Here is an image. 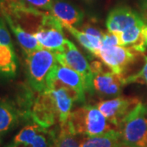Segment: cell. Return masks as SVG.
Wrapping results in <instances>:
<instances>
[{
  "instance_id": "obj_1",
  "label": "cell",
  "mask_w": 147,
  "mask_h": 147,
  "mask_svg": "<svg viewBox=\"0 0 147 147\" xmlns=\"http://www.w3.org/2000/svg\"><path fill=\"white\" fill-rule=\"evenodd\" d=\"M67 127L74 134L84 137L97 136L115 129V126L105 118L97 106L90 105H84L71 111Z\"/></svg>"
},
{
  "instance_id": "obj_2",
  "label": "cell",
  "mask_w": 147,
  "mask_h": 147,
  "mask_svg": "<svg viewBox=\"0 0 147 147\" xmlns=\"http://www.w3.org/2000/svg\"><path fill=\"white\" fill-rule=\"evenodd\" d=\"M26 56V71L30 88L37 93L47 90L49 75L57 64L56 54L45 48Z\"/></svg>"
},
{
  "instance_id": "obj_3",
  "label": "cell",
  "mask_w": 147,
  "mask_h": 147,
  "mask_svg": "<svg viewBox=\"0 0 147 147\" xmlns=\"http://www.w3.org/2000/svg\"><path fill=\"white\" fill-rule=\"evenodd\" d=\"M119 127L123 147H147L146 105L139 101Z\"/></svg>"
},
{
  "instance_id": "obj_4",
  "label": "cell",
  "mask_w": 147,
  "mask_h": 147,
  "mask_svg": "<svg viewBox=\"0 0 147 147\" xmlns=\"http://www.w3.org/2000/svg\"><path fill=\"white\" fill-rule=\"evenodd\" d=\"M63 28L62 23L56 16L47 13L42 19V25L33 34L43 48L53 53L63 52L67 42Z\"/></svg>"
},
{
  "instance_id": "obj_5",
  "label": "cell",
  "mask_w": 147,
  "mask_h": 147,
  "mask_svg": "<svg viewBox=\"0 0 147 147\" xmlns=\"http://www.w3.org/2000/svg\"><path fill=\"white\" fill-rule=\"evenodd\" d=\"M55 54L57 63L69 67L78 72L84 79L86 92L92 93L93 74L92 72L91 65L73 42L67 39L66 47L63 52L55 53Z\"/></svg>"
},
{
  "instance_id": "obj_6",
  "label": "cell",
  "mask_w": 147,
  "mask_h": 147,
  "mask_svg": "<svg viewBox=\"0 0 147 147\" xmlns=\"http://www.w3.org/2000/svg\"><path fill=\"white\" fill-rule=\"evenodd\" d=\"M140 53L130 47L122 46L101 47L96 54L114 73L123 77L127 69L137 61Z\"/></svg>"
},
{
  "instance_id": "obj_7",
  "label": "cell",
  "mask_w": 147,
  "mask_h": 147,
  "mask_svg": "<svg viewBox=\"0 0 147 147\" xmlns=\"http://www.w3.org/2000/svg\"><path fill=\"white\" fill-rule=\"evenodd\" d=\"M90 65L93 74V92L102 97H113L120 94L125 78L113 71H105L99 61H94Z\"/></svg>"
},
{
  "instance_id": "obj_8",
  "label": "cell",
  "mask_w": 147,
  "mask_h": 147,
  "mask_svg": "<svg viewBox=\"0 0 147 147\" xmlns=\"http://www.w3.org/2000/svg\"><path fill=\"white\" fill-rule=\"evenodd\" d=\"M27 118L45 128L52 127L58 121L56 103L49 90L39 92L34 96Z\"/></svg>"
},
{
  "instance_id": "obj_9",
  "label": "cell",
  "mask_w": 147,
  "mask_h": 147,
  "mask_svg": "<svg viewBox=\"0 0 147 147\" xmlns=\"http://www.w3.org/2000/svg\"><path fill=\"white\" fill-rule=\"evenodd\" d=\"M138 102L137 98L119 96L110 100H102L96 106L112 124L119 127L122 120Z\"/></svg>"
},
{
  "instance_id": "obj_10",
  "label": "cell",
  "mask_w": 147,
  "mask_h": 147,
  "mask_svg": "<svg viewBox=\"0 0 147 147\" xmlns=\"http://www.w3.org/2000/svg\"><path fill=\"white\" fill-rule=\"evenodd\" d=\"M145 25V21L137 12L127 6H119L110 11L105 26L109 32L120 33L135 26Z\"/></svg>"
},
{
  "instance_id": "obj_11",
  "label": "cell",
  "mask_w": 147,
  "mask_h": 147,
  "mask_svg": "<svg viewBox=\"0 0 147 147\" xmlns=\"http://www.w3.org/2000/svg\"><path fill=\"white\" fill-rule=\"evenodd\" d=\"M53 82H57L58 84L74 90L79 96V102L84 103L85 101L86 90L84 79L75 70L57 63L49 75L47 80V88L49 84Z\"/></svg>"
},
{
  "instance_id": "obj_12",
  "label": "cell",
  "mask_w": 147,
  "mask_h": 147,
  "mask_svg": "<svg viewBox=\"0 0 147 147\" xmlns=\"http://www.w3.org/2000/svg\"><path fill=\"white\" fill-rule=\"evenodd\" d=\"M51 11L63 25L78 26L84 20V13L64 0H55L53 3Z\"/></svg>"
},
{
  "instance_id": "obj_13",
  "label": "cell",
  "mask_w": 147,
  "mask_h": 147,
  "mask_svg": "<svg viewBox=\"0 0 147 147\" xmlns=\"http://www.w3.org/2000/svg\"><path fill=\"white\" fill-rule=\"evenodd\" d=\"M3 14L5 17L8 26H10L11 30L14 33L15 37L19 42L25 55H28L38 49L43 48L33 34L27 32L18 23L13 21L10 16H8L7 14H5V13H3Z\"/></svg>"
},
{
  "instance_id": "obj_14",
  "label": "cell",
  "mask_w": 147,
  "mask_h": 147,
  "mask_svg": "<svg viewBox=\"0 0 147 147\" xmlns=\"http://www.w3.org/2000/svg\"><path fill=\"white\" fill-rule=\"evenodd\" d=\"M81 147H123L120 131L116 129L103 134L88 137L80 141Z\"/></svg>"
},
{
  "instance_id": "obj_15",
  "label": "cell",
  "mask_w": 147,
  "mask_h": 147,
  "mask_svg": "<svg viewBox=\"0 0 147 147\" xmlns=\"http://www.w3.org/2000/svg\"><path fill=\"white\" fill-rule=\"evenodd\" d=\"M145 25L135 26L124 31L118 33L120 46L130 47L140 53H144L146 49V45L142 35V29Z\"/></svg>"
},
{
  "instance_id": "obj_16",
  "label": "cell",
  "mask_w": 147,
  "mask_h": 147,
  "mask_svg": "<svg viewBox=\"0 0 147 147\" xmlns=\"http://www.w3.org/2000/svg\"><path fill=\"white\" fill-rule=\"evenodd\" d=\"M17 70V60L14 47L0 43V75L14 77Z\"/></svg>"
},
{
  "instance_id": "obj_17",
  "label": "cell",
  "mask_w": 147,
  "mask_h": 147,
  "mask_svg": "<svg viewBox=\"0 0 147 147\" xmlns=\"http://www.w3.org/2000/svg\"><path fill=\"white\" fill-rule=\"evenodd\" d=\"M20 113L8 102L0 101V136L16 126Z\"/></svg>"
},
{
  "instance_id": "obj_18",
  "label": "cell",
  "mask_w": 147,
  "mask_h": 147,
  "mask_svg": "<svg viewBox=\"0 0 147 147\" xmlns=\"http://www.w3.org/2000/svg\"><path fill=\"white\" fill-rule=\"evenodd\" d=\"M63 26L78 40V42L85 49H87L88 52L93 54L94 56H96V54L100 51V49L101 48V45H102L101 39L96 38V37L92 36V35L88 34L81 30H79L72 26L64 24Z\"/></svg>"
},
{
  "instance_id": "obj_19",
  "label": "cell",
  "mask_w": 147,
  "mask_h": 147,
  "mask_svg": "<svg viewBox=\"0 0 147 147\" xmlns=\"http://www.w3.org/2000/svg\"><path fill=\"white\" fill-rule=\"evenodd\" d=\"M55 146L81 147V146L80 142L77 138V135L74 134L69 131L66 124L65 126H60V130L58 133H56Z\"/></svg>"
},
{
  "instance_id": "obj_20",
  "label": "cell",
  "mask_w": 147,
  "mask_h": 147,
  "mask_svg": "<svg viewBox=\"0 0 147 147\" xmlns=\"http://www.w3.org/2000/svg\"><path fill=\"white\" fill-rule=\"evenodd\" d=\"M146 63L142 69L136 74L130 75L124 79V85L131 83H144L147 85V57H145Z\"/></svg>"
},
{
  "instance_id": "obj_21",
  "label": "cell",
  "mask_w": 147,
  "mask_h": 147,
  "mask_svg": "<svg viewBox=\"0 0 147 147\" xmlns=\"http://www.w3.org/2000/svg\"><path fill=\"white\" fill-rule=\"evenodd\" d=\"M26 5L36 8L38 10L51 11L53 0H19Z\"/></svg>"
},
{
  "instance_id": "obj_22",
  "label": "cell",
  "mask_w": 147,
  "mask_h": 147,
  "mask_svg": "<svg viewBox=\"0 0 147 147\" xmlns=\"http://www.w3.org/2000/svg\"><path fill=\"white\" fill-rule=\"evenodd\" d=\"M101 47H112V46H120V40L118 33L109 32L104 34L101 39Z\"/></svg>"
},
{
  "instance_id": "obj_23",
  "label": "cell",
  "mask_w": 147,
  "mask_h": 147,
  "mask_svg": "<svg viewBox=\"0 0 147 147\" xmlns=\"http://www.w3.org/2000/svg\"><path fill=\"white\" fill-rule=\"evenodd\" d=\"M0 43L6 46L13 47L11 35L3 20L0 18Z\"/></svg>"
},
{
  "instance_id": "obj_24",
  "label": "cell",
  "mask_w": 147,
  "mask_h": 147,
  "mask_svg": "<svg viewBox=\"0 0 147 147\" xmlns=\"http://www.w3.org/2000/svg\"><path fill=\"white\" fill-rule=\"evenodd\" d=\"M81 31L84 32L88 34L92 35V36L96 37L100 39H102V38L104 36V34L102 33V31H100V30L96 27L93 26L92 25L90 24H85L82 26V30Z\"/></svg>"
},
{
  "instance_id": "obj_25",
  "label": "cell",
  "mask_w": 147,
  "mask_h": 147,
  "mask_svg": "<svg viewBox=\"0 0 147 147\" xmlns=\"http://www.w3.org/2000/svg\"><path fill=\"white\" fill-rule=\"evenodd\" d=\"M142 35H143V38H144L145 43L147 46V25H145V26L143 27V29H142Z\"/></svg>"
},
{
  "instance_id": "obj_26",
  "label": "cell",
  "mask_w": 147,
  "mask_h": 147,
  "mask_svg": "<svg viewBox=\"0 0 147 147\" xmlns=\"http://www.w3.org/2000/svg\"><path fill=\"white\" fill-rule=\"evenodd\" d=\"M143 11H144V18L147 21V0L145 2V3H144Z\"/></svg>"
},
{
  "instance_id": "obj_27",
  "label": "cell",
  "mask_w": 147,
  "mask_h": 147,
  "mask_svg": "<svg viewBox=\"0 0 147 147\" xmlns=\"http://www.w3.org/2000/svg\"><path fill=\"white\" fill-rule=\"evenodd\" d=\"M87 1H88V2H91V1H93V0H87Z\"/></svg>"
},
{
  "instance_id": "obj_28",
  "label": "cell",
  "mask_w": 147,
  "mask_h": 147,
  "mask_svg": "<svg viewBox=\"0 0 147 147\" xmlns=\"http://www.w3.org/2000/svg\"><path fill=\"white\" fill-rule=\"evenodd\" d=\"M54 147H56V146H54Z\"/></svg>"
}]
</instances>
